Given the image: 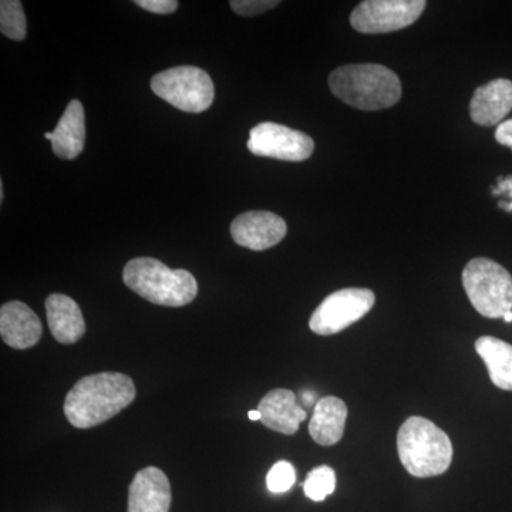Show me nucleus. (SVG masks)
<instances>
[{"mask_svg":"<svg viewBox=\"0 0 512 512\" xmlns=\"http://www.w3.org/2000/svg\"><path fill=\"white\" fill-rule=\"evenodd\" d=\"M136 399L133 380L123 373L83 377L64 400V414L76 429H92L113 419Z\"/></svg>","mask_w":512,"mask_h":512,"instance_id":"1","label":"nucleus"},{"mask_svg":"<svg viewBox=\"0 0 512 512\" xmlns=\"http://www.w3.org/2000/svg\"><path fill=\"white\" fill-rule=\"evenodd\" d=\"M332 93L343 103L365 111L389 109L402 97L397 74L382 64H348L329 76Z\"/></svg>","mask_w":512,"mask_h":512,"instance_id":"2","label":"nucleus"},{"mask_svg":"<svg viewBox=\"0 0 512 512\" xmlns=\"http://www.w3.org/2000/svg\"><path fill=\"white\" fill-rule=\"evenodd\" d=\"M397 451L407 473L427 478L446 473L453 461V444L433 421L413 416L397 433Z\"/></svg>","mask_w":512,"mask_h":512,"instance_id":"3","label":"nucleus"},{"mask_svg":"<svg viewBox=\"0 0 512 512\" xmlns=\"http://www.w3.org/2000/svg\"><path fill=\"white\" fill-rule=\"evenodd\" d=\"M124 284L154 305L180 308L197 298V279L185 269H170L154 258H136L123 271Z\"/></svg>","mask_w":512,"mask_h":512,"instance_id":"4","label":"nucleus"},{"mask_svg":"<svg viewBox=\"0 0 512 512\" xmlns=\"http://www.w3.org/2000/svg\"><path fill=\"white\" fill-rule=\"evenodd\" d=\"M463 286L471 305L485 318H504L512 311V276L497 262L471 259L463 271Z\"/></svg>","mask_w":512,"mask_h":512,"instance_id":"5","label":"nucleus"},{"mask_svg":"<svg viewBox=\"0 0 512 512\" xmlns=\"http://www.w3.org/2000/svg\"><path fill=\"white\" fill-rule=\"evenodd\" d=\"M151 90L175 109L202 113L214 103V83L200 67L180 66L156 74Z\"/></svg>","mask_w":512,"mask_h":512,"instance_id":"6","label":"nucleus"},{"mask_svg":"<svg viewBox=\"0 0 512 512\" xmlns=\"http://www.w3.org/2000/svg\"><path fill=\"white\" fill-rule=\"evenodd\" d=\"M375 301L370 289L348 288L330 293L312 313L309 328L319 336L336 335L365 318Z\"/></svg>","mask_w":512,"mask_h":512,"instance_id":"7","label":"nucleus"},{"mask_svg":"<svg viewBox=\"0 0 512 512\" xmlns=\"http://www.w3.org/2000/svg\"><path fill=\"white\" fill-rule=\"evenodd\" d=\"M424 0H366L350 15V25L360 33L379 35L409 28L426 9Z\"/></svg>","mask_w":512,"mask_h":512,"instance_id":"8","label":"nucleus"},{"mask_svg":"<svg viewBox=\"0 0 512 512\" xmlns=\"http://www.w3.org/2000/svg\"><path fill=\"white\" fill-rule=\"evenodd\" d=\"M247 146L254 156L292 163L308 160L315 150V143L308 134L271 121L252 128Z\"/></svg>","mask_w":512,"mask_h":512,"instance_id":"9","label":"nucleus"},{"mask_svg":"<svg viewBox=\"0 0 512 512\" xmlns=\"http://www.w3.org/2000/svg\"><path fill=\"white\" fill-rule=\"evenodd\" d=\"M286 222L269 211H249L238 215L231 224L232 239L252 251H265L285 238Z\"/></svg>","mask_w":512,"mask_h":512,"instance_id":"10","label":"nucleus"},{"mask_svg":"<svg viewBox=\"0 0 512 512\" xmlns=\"http://www.w3.org/2000/svg\"><path fill=\"white\" fill-rule=\"evenodd\" d=\"M171 507V485L157 467L138 471L128 490L127 512H168Z\"/></svg>","mask_w":512,"mask_h":512,"instance_id":"11","label":"nucleus"},{"mask_svg":"<svg viewBox=\"0 0 512 512\" xmlns=\"http://www.w3.org/2000/svg\"><path fill=\"white\" fill-rule=\"evenodd\" d=\"M42 332V322L26 303L12 301L0 309V335L10 348H33L42 338Z\"/></svg>","mask_w":512,"mask_h":512,"instance_id":"12","label":"nucleus"},{"mask_svg":"<svg viewBox=\"0 0 512 512\" xmlns=\"http://www.w3.org/2000/svg\"><path fill=\"white\" fill-rule=\"evenodd\" d=\"M512 110V82L497 79L478 87L470 101V116L478 126L501 124Z\"/></svg>","mask_w":512,"mask_h":512,"instance_id":"13","label":"nucleus"},{"mask_svg":"<svg viewBox=\"0 0 512 512\" xmlns=\"http://www.w3.org/2000/svg\"><path fill=\"white\" fill-rule=\"evenodd\" d=\"M258 410L265 427L286 436L295 434L306 420V412L296 403L295 393L291 390L275 389L266 393Z\"/></svg>","mask_w":512,"mask_h":512,"instance_id":"14","label":"nucleus"},{"mask_svg":"<svg viewBox=\"0 0 512 512\" xmlns=\"http://www.w3.org/2000/svg\"><path fill=\"white\" fill-rule=\"evenodd\" d=\"M46 315L53 338L62 345H73L86 333L82 309L70 296L50 295L46 299Z\"/></svg>","mask_w":512,"mask_h":512,"instance_id":"15","label":"nucleus"},{"mask_svg":"<svg viewBox=\"0 0 512 512\" xmlns=\"http://www.w3.org/2000/svg\"><path fill=\"white\" fill-rule=\"evenodd\" d=\"M348 407L339 397L326 396L318 400L313 410L309 433L320 446H333L345 433Z\"/></svg>","mask_w":512,"mask_h":512,"instance_id":"16","label":"nucleus"},{"mask_svg":"<svg viewBox=\"0 0 512 512\" xmlns=\"http://www.w3.org/2000/svg\"><path fill=\"white\" fill-rule=\"evenodd\" d=\"M52 136V147L57 157L73 160L82 154L86 144V119L79 100L70 101Z\"/></svg>","mask_w":512,"mask_h":512,"instance_id":"17","label":"nucleus"},{"mask_svg":"<svg viewBox=\"0 0 512 512\" xmlns=\"http://www.w3.org/2000/svg\"><path fill=\"white\" fill-rule=\"evenodd\" d=\"M478 356L484 360L491 382L498 389L512 392V346L493 336H481L476 342Z\"/></svg>","mask_w":512,"mask_h":512,"instance_id":"18","label":"nucleus"},{"mask_svg":"<svg viewBox=\"0 0 512 512\" xmlns=\"http://www.w3.org/2000/svg\"><path fill=\"white\" fill-rule=\"evenodd\" d=\"M0 32L12 40L26 37V16L22 2L19 0H2L0 2Z\"/></svg>","mask_w":512,"mask_h":512,"instance_id":"19","label":"nucleus"},{"mask_svg":"<svg viewBox=\"0 0 512 512\" xmlns=\"http://www.w3.org/2000/svg\"><path fill=\"white\" fill-rule=\"evenodd\" d=\"M336 488V474L335 470L329 466H319L313 468L311 473L306 477L303 483V491L309 500L320 501L326 500Z\"/></svg>","mask_w":512,"mask_h":512,"instance_id":"20","label":"nucleus"},{"mask_svg":"<svg viewBox=\"0 0 512 512\" xmlns=\"http://www.w3.org/2000/svg\"><path fill=\"white\" fill-rule=\"evenodd\" d=\"M296 481L295 467L289 461L275 463L266 476V485L272 494H284L291 490Z\"/></svg>","mask_w":512,"mask_h":512,"instance_id":"21","label":"nucleus"},{"mask_svg":"<svg viewBox=\"0 0 512 512\" xmlns=\"http://www.w3.org/2000/svg\"><path fill=\"white\" fill-rule=\"evenodd\" d=\"M278 0H232L231 9L239 16H256L276 8Z\"/></svg>","mask_w":512,"mask_h":512,"instance_id":"22","label":"nucleus"},{"mask_svg":"<svg viewBox=\"0 0 512 512\" xmlns=\"http://www.w3.org/2000/svg\"><path fill=\"white\" fill-rule=\"evenodd\" d=\"M134 3L141 9L157 13V15H170L178 8V2L175 0H136Z\"/></svg>","mask_w":512,"mask_h":512,"instance_id":"23","label":"nucleus"},{"mask_svg":"<svg viewBox=\"0 0 512 512\" xmlns=\"http://www.w3.org/2000/svg\"><path fill=\"white\" fill-rule=\"evenodd\" d=\"M495 140L512 150V119L505 120L503 123L498 124L497 131H495Z\"/></svg>","mask_w":512,"mask_h":512,"instance_id":"24","label":"nucleus"},{"mask_svg":"<svg viewBox=\"0 0 512 512\" xmlns=\"http://www.w3.org/2000/svg\"><path fill=\"white\" fill-rule=\"evenodd\" d=\"M301 399L302 402L306 404V406L311 407L316 402V393L311 392V390H303L301 393Z\"/></svg>","mask_w":512,"mask_h":512,"instance_id":"25","label":"nucleus"},{"mask_svg":"<svg viewBox=\"0 0 512 512\" xmlns=\"http://www.w3.org/2000/svg\"><path fill=\"white\" fill-rule=\"evenodd\" d=\"M248 417L252 421L261 420V413H259V410H251V412L248 413Z\"/></svg>","mask_w":512,"mask_h":512,"instance_id":"26","label":"nucleus"},{"mask_svg":"<svg viewBox=\"0 0 512 512\" xmlns=\"http://www.w3.org/2000/svg\"><path fill=\"white\" fill-rule=\"evenodd\" d=\"M505 322L511 323L512 322V311L505 313L504 318Z\"/></svg>","mask_w":512,"mask_h":512,"instance_id":"27","label":"nucleus"},{"mask_svg":"<svg viewBox=\"0 0 512 512\" xmlns=\"http://www.w3.org/2000/svg\"><path fill=\"white\" fill-rule=\"evenodd\" d=\"M52 137H53V136H52V133H45V138H46V140H50V141H52Z\"/></svg>","mask_w":512,"mask_h":512,"instance_id":"28","label":"nucleus"}]
</instances>
